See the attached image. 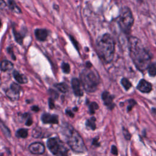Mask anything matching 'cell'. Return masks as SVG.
<instances>
[{
  "label": "cell",
  "instance_id": "6da1fadb",
  "mask_svg": "<svg viewBox=\"0 0 156 156\" xmlns=\"http://www.w3.org/2000/svg\"><path fill=\"white\" fill-rule=\"evenodd\" d=\"M129 48L130 57L137 69L144 71L151 63V56L143 45L141 41L135 37L129 40Z\"/></svg>",
  "mask_w": 156,
  "mask_h": 156
},
{
  "label": "cell",
  "instance_id": "7a4b0ae2",
  "mask_svg": "<svg viewBox=\"0 0 156 156\" xmlns=\"http://www.w3.org/2000/svg\"><path fill=\"white\" fill-rule=\"evenodd\" d=\"M96 49L99 55L105 62H110L115 54V42L112 36L105 34L99 37L96 42Z\"/></svg>",
  "mask_w": 156,
  "mask_h": 156
},
{
  "label": "cell",
  "instance_id": "3957f363",
  "mask_svg": "<svg viewBox=\"0 0 156 156\" xmlns=\"http://www.w3.org/2000/svg\"><path fill=\"white\" fill-rule=\"evenodd\" d=\"M63 133L68 144L73 151L77 153H83L86 151V147L82 136L71 126H65Z\"/></svg>",
  "mask_w": 156,
  "mask_h": 156
},
{
  "label": "cell",
  "instance_id": "277c9868",
  "mask_svg": "<svg viewBox=\"0 0 156 156\" xmlns=\"http://www.w3.org/2000/svg\"><path fill=\"white\" fill-rule=\"evenodd\" d=\"M80 83L86 91L93 92L99 85V78L96 71L85 69L80 74Z\"/></svg>",
  "mask_w": 156,
  "mask_h": 156
},
{
  "label": "cell",
  "instance_id": "5b68a950",
  "mask_svg": "<svg viewBox=\"0 0 156 156\" xmlns=\"http://www.w3.org/2000/svg\"><path fill=\"white\" fill-rule=\"evenodd\" d=\"M133 17L129 8L123 7L119 13L118 23L121 30L125 33H129L133 24Z\"/></svg>",
  "mask_w": 156,
  "mask_h": 156
},
{
  "label": "cell",
  "instance_id": "8992f818",
  "mask_svg": "<svg viewBox=\"0 0 156 156\" xmlns=\"http://www.w3.org/2000/svg\"><path fill=\"white\" fill-rule=\"evenodd\" d=\"M47 146L55 156H67L68 149L58 138H51L47 141Z\"/></svg>",
  "mask_w": 156,
  "mask_h": 156
},
{
  "label": "cell",
  "instance_id": "52a82bcc",
  "mask_svg": "<svg viewBox=\"0 0 156 156\" xmlns=\"http://www.w3.org/2000/svg\"><path fill=\"white\" fill-rule=\"evenodd\" d=\"M29 150L33 154L40 155L44 152L45 146L41 143L35 142L31 143L29 146Z\"/></svg>",
  "mask_w": 156,
  "mask_h": 156
},
{
  "label": "cell",
  "instance_id": "ba28073f",
  "mask_svg": "<svg viewBox=\"0 0 156 156\" xmlns=\"http://www.w3.org/2000/svg\"><path fill=\"white\" fill-rule=\"evenodd\" d=\"M41 121L44 124H57L58 122V118L56 115L44 113L41 116Z\"/></svg>",
  "mask_w": 156,
  "mask_h": 156
},
{
  "label": "cell",
  "instance_id": "9c48e42d",
  "mask_svg": "<svg viewBox=\"0 0 156 156\" xmlns=\"http://www.w3.org/2000/svg\"><path fill=\"white\" fill-rule=\"evenodd\" d=\"M102 99L104 104L110 109H113L115 104H113V96H112L108 91L103 92L102 94Z\"/></svg>",
  "mask_w": 156,
  "mask_h": 156
},
{
  "label": "cell",
  "instance_id": "30bf717a",
  "mask_svg": "<svg viewBox=\"0 0 156 156\" xmlns=\"http://www.w3.org/2000/svg\"><path fill=\"white\" fill-rule=\"evenodd\" d=\"M152 88L151 83L144 79H141L137 85V89L143 93H149Z\"/></svg>",
  "mask_w": 156,
  "mask_h": 156
},
{
  "label": "cell",
  "instance_id": "8fae6325",
  "mask_svg": "<svg viewBox=\"0 0 156 156\" xmlns=\"http://www.w3.org/2000/svg\"><path fill=\"white\" fill-rule=\"evenodd\" d=\"M71 85L72 88L73 90L74 93L76 96H81L83 94V91L81 88V83L79 80V79L76 78H74L71 80Z\"/></svg>",
  "mask_w": 156,
  "mask_h": 156
},
{
  "label": "cell",
  "instance_id": "7c38bea8",
  "mask_svg": "<svg viewBox=\"0 0 156 156\" xmlns=\"http://www.w3.org/2000/svg\"><path fill=\"white\" fill-rule=\"evenodd\" d=\"M36 38L41 41L46 40L48 35V31L44 29H37L34 31Z\"/></svg>",
  "mask_w": 156,
  "mask_h": 156
},
{
  "label": "cell",
  "instance_id": "4fadbf2b",
  "mask_svg": "<svg viewBox=\"0 0 156 156\" xmlns=\"http://www.w3.org/2000/svg\"><path fill=\"white\" fill-rule=\"evenodd\" d=\"M13 77L15 78V79L18 83H21V84H24V83H26L27 82V77L25 75H24V74H20L17 71L15 70L13 72Z\"/></svg>",
  "mask_w": 156,
  "mask_h": 156
},
{
  "label": "cell",
  "instance_id": "5bb4252c",
  "mask_svg": "<svg viewBox=\"0 0 156 156\" xmlns=\"http://www.w3.org/2000/svg\"><path fill=\"white\" fill-rule=\"evenodd\" d=\"M13 68V65L10 61L5 60H2L0 63V69L1 71H10V70H12Z\"/></svg>",
  "mask_w": 156,
  "mask_h": 156
},
{
  "label": "cell",
  "instance_id": "9a60e30c",
  "mask_svg": "<svg viewBox=\"0 0 156 156\" xmlns=\"http://www.w3.org/2000/svg\"><path fill=\"white\" fill-rule=\"evenodd\" d=\"M6 96L12 101H17L20 98V93L18 92H16L10 88L7 90L5 92Z\"/></svg>",
  "mask_w": 156,
  "mask_h": 156
},
{
  "label": "cell",
  "instance_id": "2e32d148",
  "mask_svg": "<svg viewBox=\"0 0 156 156\" xmlns=\"http://www.w3.org/2000/svg\"><path fill=\"white\" fill-rule=\"evenodd\" d=\"M8 5L10 10L16 13H21V10L20 8L17 5L15 1L14 0H8Z\"/></svg>",
  "mask_w": 156,
  "mask_h": 156
},
{
  "label": "cell",
  "instance_id": "e0dca14e",
  "mask_svg": "<svg viewBox=\"0 0 156 156\" xmlns=\"http://www.w3.org/2000/svg\"><path fill=\"white\" fill-rule=\"evenodd\" d=\"M55 87L62 93H66L68 91V86L64 82L58 83L55 85Z\"/></svg>",
  "mask_w": 156,
  "mask_h": 156
},
{
  "label": "cell",
  "instance_id": "ac0fdd59",
  "mask_svg": "<svg viewBox=\"0 0 156 156\" xmlns=\"http://www.w3.org/2000/svg\"><path fill=\"white\" fill-rule=\"evenodd\" d=\"M95 121H96V118L94 117H91V118L87 120L85 123L87 127L91 130H94L96 129Z\"/></svg>",
  "mask_w": 156,
  "mask_h": 156
},
{
  "label": "cell",
  "instance_id": "d6986e66",
  "mask_svg": "<svg viewBox=\"0 0 156 156\" xmlns=\"http://www.w3.org/2000/svg\"><path fill=\"white\" fill-rule=\"evenodd\" d=\"M0 128L3 132V133L8 138H10L11 136V132L10 129L1 121H0Z\"/></svg>",
  "mask_w": 156,
  "mask_h": 156
},
{
  "label": "cell",
  "instance_id": "ffe728a7",
  "mask_svg": "<svg viewBox=\"0 0 156 156\" xmlns=\"http://www.w3.org/2000/svg\"><path fill=\"white\" fill-rule=\"evenodd\" d=\"M13 33L15 39L16 41V42L18 43L21 44L23 43V35H22L21 33L18 32L14 27L13 28Z\"/></svg>",
  "mask_w": 156,
  "mask_h": 156
},
{
  "label": "cell",
  "instance_id": "44dd1931",
  "mask_svg": "<svg viewBox=\"0 0 156 156\" xmlns=\"http://www.w3.org/2000/svg\"><path fill=\"white\" fill-rule=\"evenodd\" d=\"M28 135V131L26 129H20L16 132V136L18 138H24Z\"/></svg>",
  "mask_w": 156,
  "mask_h": 156
},
{
  "label": "cell",
  "instance_id": "7402d4cb",
  "mask_svg": "<svg viewBox=\"0 0 156 156\" xmlns=\"http://www.w3.org/2000/svg\"><path fill=\"white\" fill-rule=\"evenodd\" d=\"M43 130L41 129V128L40 127H36L35 129H34L32 131V135L33 137H35V138H42L43 136L42 135L43 133Z\"/></svg>",
  "mask_w": 156,
  "mask_h": 156
},
{
  "label": "cell",
  "instance_id": "603a6c76",
  "mask_svg": "<svg viewBox=\"0 0 156 156\" xmlns=\"http://www.w3.org/2000/svg\"><path fill=\"white\" fill-rule=\"evenodd\" d=\"M148 73L151 76H156V63H150L148 68Z\"/></svg>",
  "mask_w": 156,
  "mask_h": 156
},
{
  "label": "cell",
  "instance_id": "cb8c5ba5",
  "mask_svg": "<svg viewBox=\"0 0 156 156\" xmlns=\"http://www.w3.org/2000/svg\"><path fill=\"white\" fill-rule=\"evenodd\" d=\"M121 83L122 84V85L124 87V88L126 90H128L131 87H132V84L129 81V80L126 78H122L121 79Z\"/></svg>",
  "mask_w": 156,
  "mask_h": 156
},
{
  "label": "cell",
  "instance_id": "d4e9b609",
  "mask_svg": "<svg viewBox=\"0 0 156 156\" xmlns=\"http://www.w3.org/2000/svg\"><path fill=\"white\" fill-rule=\"evenodd\" d=\"M99 106L98 105V104L95 102H93L91 103H90V106H89V108H90V113L91 114H94L95 113V111L98 109Z\"/></svg>",
  "mask_w": 156,
  "mask_h": 156
},
{
  "label": "cell",
  "instance_id": "484cf974",
  "mask_svg": "<svg viewBox=\"0 0 156 156\" xmlns=\"http://www.w3.org/2000/svg\"><path fill=\"white\" fill-rule=\"evenodd\" d=\"M10 88L16 92H18L19 93H20V91H21V87H20V85H19L18 83H12L11 85H10Z\"/></svg>",
  "mask_w": 156,
  "mask_h": 156
},
{
  "label": "cell",
  "instance_id": "4316f807",
  "mask_svg": "<svg viewBox=\"0 0 156 156\" xmlns=\"http://www.w3.org/2000/svg\"><path fill=\"white\" fill-rule=\"evenodd\" d=\"M62 69L63 70V71L65 73H69V71H70V66L68 63H65L63 62L62 64Z\"/></svg>",
  "mask_w": 156,
  "mask_h": 156
},
{
  "label": "cell",
  "instance_id": "83f0119b",
  "mask_svg": "<svg viewBox=\"0 0 156 156\" xmlns=\"http://www.w3.org/2000/svg\"><path fill=\"white\" fill-rule=\"evenodd\" d=\"M129 105L127 106V112L130 111L131 109L132 108V107L136 104V102L133 99L129 100Z\"/></svg>",
  "mask_w": 156,
  "mask_h": 156
},
{
  "label": "cell",
  "instance_id": "f1b7e54d",
  "mask_svg": "<svg viewBox=\"0 0 156 156\" xmlns=\"http://www.w3.org/2000/svg\"><path fill=\"white\" fill-rule=\"evenodd\" d=\"M123 134H124V138L129 140L130 139V137H131V135L130 134V133L128 132V130L124 128H123Z\"/></svg>",
  "mask_w": 156,
  "mask_h": 156
},
{
  "label": "cell",
  "instance_id": "f546056e",
  "mask_svg": "<svg viewBox=\"0 0 156 156\" xmlns=\"http://www.w3.org/2000/svg\"><path fill=\"white\" fill-rule=\"evenodd\" d=\"M48 104H49V107L51 109H53L55 107L54 105V99L52 98H50L48 100Z\"/></svg>",
  "mask_w": 156,
  "mask_h": 156
},
{
  "label": "cell",
  "instance_id": "4dcf8cb0",
  "mask_svg": "<svg viewBox=\"0 0 156 156\" xmlns=\"http://www.w3.org/2000/svg\"><path fill=\"white\" fill-rule=\"evenodd\" d=\"M32 123H33L32 119L30 115H29L27 118V119L26 121V125L27 126H31L32 124Z\"/></svg>",
  "mask_w": 156,
  "mask_h": 156
},
{
  "label": "cell",
  "instance_id": "1f68e13d",
  "mask_svg": "<svg viewBox=\"0 0 156 156\" xmlns=\"http://www.w3.org/2000/svg\"><path fill=\"white\" fill-rule=\"evenodd\" d=\"M111 152L114 155H117L118 154V149H117V147L116 146H114L113 145L112 146V149H111Z\"/></svg>",
  "mask_w": 156,
  "mask_h": 156
},
{
  "label": "cell",
  "instance_id": "d6a6232c",
  "mask_svg": "<svg viewBox=\"0 0 156 156\" xmlns=\"http://www.w3.org/2000/svg\"><path fill=\"white\" fill-rule=\"evenodd\" d=\"M6 5L7 4L4 0H0V10L5 9Z\"/></svg>",
  "mask_w": 156,
  "mask_h": 156
},
{
  "label": "cell",
  "instance_id": "836d02e7",
  "mask_svg": "<svg viewBox=\"0 0 156 156\" xmlns=\"http://www.w3.org/2000/svg\"><path fill=\"white\" fill-rule=\"evenodd\" d=\"M49 93H50V94L51 96H54V98H57L58 94H57V92H55V91H54L52 90H49Z\"/></svg>",
  "mask_w": 156,
  "mask_h": 156
},
{
  "label": "cell",
  "instance_id": "e575fe53",
  "mask_svg": "<svg viewBox=\"0 0 156 156\" xmlns=\"http://www.w3.org/2000/svg\"><path fill=\"white\" fill-rule=\"evenodd\" d=\"M8 52L12 55V58L13 59V60H15L16 59V58H15V56L14 55V54H13V52H12V48H8Z\"/></svg>",
  "mask_w": 156,
  "mask_h": 156
},
{
  "label": "cell",
  "instance_id": "d590c367",
  "mask_svg": "<svg viewBox=\"0 0 156 156\" xmlns=\"http://www.w3.org/2000/svg\"><path fill=\"white\" fill-rule=\"evenodd\" d=\"M66 113L68 115H69V116H71V117H73V116H74V113H73V112H72L71 110H66Z\"/></svg>",
  "mask_w": 156,
  "mask_h": 156
},
{
  "label": "cell",
  "instance_id": "8d00e7d4",
  "mask_svg": "<svg viewBox=\"0 0 156 156\" xmlns=\"http://www.w3.org/2000/svg\"><path fill=\"white\" fill-rule=\"evenodd\" d=\"M32 110H33L35 112H37L39 111V107L38 106H33V107H32Z\"/></svg>",
  "mask_w": 156,
  "mask_h": 156
},
{
  "label": "cell",
  "instance_id": "74e56055",
  "mask_svg": "<svg viewBox=\"0 0 156 156\" xmlns=\"http://www.w3.org/2000/svg\"><path fill=\"white\" fill-rule=\"evenodd\" d=\"M152 112L153 114L156 116V108H153L152 109Z\"/></svg>",
  "mask_w": 156,
  "mask_h": 156
},
{
  "label": "cell",
  "instance_id": "f35d334b",
  "mask_svg": "<svg viewBox=\"0 0 156 156\" xmlns=\"http://www.w3.org/2000/svg\"><path fill=\"white\" fill-rule=\"evenodd\" d=\"M1 21L0 20V28H1Z\"/></svg>",
  "mask_w": 156,
  "mask_h": 156
}]
</instances>
